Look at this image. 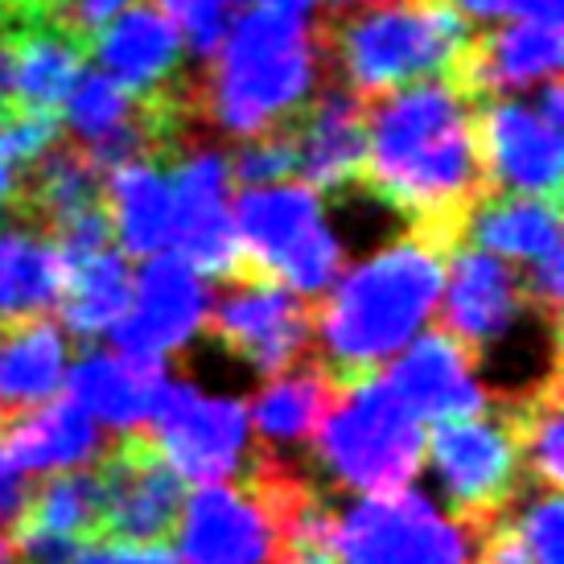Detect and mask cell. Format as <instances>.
<instances>
[{
    "label": "cell",
    "mask_w": 564,
    "mask_h": 564,
    "mask_svg": "<svg viewBox=\"0 0 564 564\" xmlns=\"http://www.w3.org/2000/svg\"><path fill=\"white\" fill-rule=\"evenodd\" d=\"M317 33L326 63L362 99L421 79H454L474 37L449 0H371L329 17Z\"/></svg>",
    "instance_id": "277c9868"
},
{
    "label": "cell",
    "mask_w": 564,
    "mask_h": 564,
    "mask_svg": "<svg viewBox=\"0 0 564 564\" xmlns=\"http://www.w3.org/2000/svg\"><path fill=\"white\" fill-rule=\"evenodd\" d=\"M128 301H132V268L124 251L104 248L75 268H66L63 297H58L63 326L83 343L108 334L124 317Z\"/></svg>",
    "instance_id": "83f0119b"
},
{
    "label": "cell",
    "mask_w": 564,
    "mask_h": 564,
    "mask_svg": "<svg viewBox=\"0 0 564 564\" xmlns=\"http://www.w3.org/2000/svg\"><path fill=\"white\" fill-rule=\"evenodd\" d=\"M231 223L243 268L289 284L305 301L322 297L343 272V243L326 223L322 194L305 182L243 186Z\"/></svg>",
    "instance_id": "8992f818"
},
{
    "label": "cell",
    "mask_w": 564,
    "mask_h": 564,
    "mask_svg": "<svg viewBox=\"0 0 564 564\" xmlns=\"http://www.w3.org/2000/svg\"><path fill=\"white\" fill-rule=\"evenodd\" d=\"M17 532H42L58 540L87 544L99 535V482L95 470H54V478L30 490L13 519Z\"/></svg>",
    "instance_id": "f1b7e54d"
},
{
    "label": "cell",
    "mask_w": 564,
    "mask_h": 564,
    "mask_svg": "<svg viewBox=\"0 0 564 564\" xmlns=\"http://www.w3.org/2000/svg\"><path fill=\"white\" fill-rule=\"evenodd\" d=\"M66 111L63 120L70 128L75 144H95L104 141L108 132H116L120 124H128L137 111H141L144 99H137L132 91H124L120 83L104 75V70H79V79L70 83L66 91Z\"/></svg>",
    "instance_id": "4dcf8cb0"
},
{
    "label": "cell",
    "mask_w": 564,
    "mask_h": 564,
    "mask_svg": "<svg viewBox=\"0 0 564 564\" xmlns=\"http://www.w3.org/2000/svg\"><path fill=\"white\" fill-rule=\"evenodd\" d=\"M13 194H17V170L0 165V210H13Z\"/></svg>",
    "instance_id": "74e56055"
},
{
    "label": "cell",
    "mask_w": 564,
    "mask_h": 564,
    "mask_svg": "<svg viewBox=\"0 0 564 564\" xmlns=\"http://www.w3.org/2000/svg\"><path fill=\"white\" fill-rule=\"evenodd\" d=\"M161 13L177 25L182 42L198 63H206L219 50L223 30H227L219 0H161Z\"/></svg>",
    "instance_id": "e575fe53"
},
{
    "label": "cell",
    "mask_w": 564,
    "mask_h": 564,
    "mask_svg": "<svg viewBox=\"0 0 564 564\" xmlns=\"http://www.w3.org/2000/svg\"><path fill=\"white\" fill-rule=\"evenodd\" d=\"M437 305L441 329H449L457 343L470 346L478 367L516 334L519 322L544 317L528 297L523 272L495 251L470 248V243H454L445 256V284H441Z\"/></svg>",
    "instance_id": "5bb4252c"
},
{
    "label": "cell",
    "mask_w": 564,
    "mask_h": 564,
    "mask_svg": "<svg viewBox=\"0 0 564 564\" xmlns=\"http://www.w3.org/2000/svg\"><path fill=\"white\" fill-rule=\"evenodd\" d=\"M206 284L182 256H149L132 281L124 317L108 329L116 355L128 359H165L206 326Z\"/></svg>",
    "instance_id": "9a60e30c"
},
{
    "label": "cell",
    "mask_w": 564,
    "mask_h": 564,
    "mask_svg": "<svg viewBox=\"0 0 564 564\" xmlns=\"http://www.w3.org/2000/svg\"><path fill=\"white\" fill-rule=\"evenodd\" d=\"M457 243L495 251L516 264H535L540 256L561 251V198L540 194H486L474 206Z\"/></svg>",
    "instance_id": "603a6c76"
},
{
    "label": "cell",
    "mask_w": 564,
    "mask_h": 564,
    "mask_svg": "<svg viewBox=\"0 0 564 564\" xmlns=\"http://www.w3.org/2000/svg\"><path fill=\"white\" fill-rule=\"evenodd\" d=\"M362 124L367 161L359 186L395 206L412 231L454 248L466 215L490 194L470 95L454 79L408 83L371 95L362 104Z\"/></svg>",
    "instance_id": "6da1fadb"
},
{
    "label": "cell",
    "mask_w": 564,
    "mask_h": 564,
    "mask_svg": "<svg viewBox=\"0 0 564 564\" xmlns=\"http://www.w3.org/2000/svg\"><path fill=\"white\" fill-rule=\"evenodd\" d=\"M388 383L421 421H457L490 412V392L478 383V359L449 329H429L395 350Z\"/></svg>",
    "instance_id": "ac0fdd59"
},
{
    "label": "cell",
    "mask_w": 564,
    "mask_h": 564,
    "mask_svg": "<svg viewBox=\"0 0 564 564\" xmlns=\"http://www.w3.org/2000/svg\"><path fill=\"white\" fill-rule=\"evenodd\" d=\"M54 141H58V120H54V111L0 104V165H4V170H25V165L42 158Z\"/></svg>",
    "instance_id": "d6a6232c"
},
{
    "label": "cell",
    "mask_w": 564,
    "mask_h": 564,
    "mask_svg": "<svg viewBox=\"0 0 564 564\" xmlns=\"http://www.w3.org/2000/svg\"><path fill=\"white\" fill-rule=\"evenodd\" d=\"M13 42V83H9V104L33 111H54L66 99L70 83L79 79L87 42L70 37L58 25L46 21H9L0 17Z\"/></svg>",
    "instance_id": "484cf974"
},
{
    "label": "cell",
    "mask_w": 564,
    "mask_h": 564,
    "mask_svg": "<svg viewBox=\"0 0 564 564\" xmlns=\"http://www.w3.org/2000/svg\"><path fill=\"white\" fill-rule=\"evenodd\" d=\"M424 449L441 482V495L449 499V511L466 528L482 532L519 499L523 462H519L516 433L499 412L437 421Z\"/></svg>",
    "instance_id": "ba28073f"
},
{
    "label": "cell",
    "mask_w": 564,
    "mask_h": 564,
    "mask_svg": "<svg viewBox=\"0 0 564 564\" xmlns=\"http://www.w3.org/2000/svg\"><path fill=\"white\" fill-rule=\"evenodd\" d=\"M9 4H13V0H0V13H4V9H9Z\"/></svg>",
    "instance_id": "60d3db41"
},
{
    "label": "cell",
    "mask_w": 564,
    "mask_h": 564,
    "mask_svg": "<svg viewBox=\"0 0 564 564\" xmlns=\"http://www.w3.org/2000/svg\"><path fill=\"white\" fill-rule=\"evenodd\" d=\"M95 63L104 75L120 83L124 91L137 99L153 104V99H173L182 95L189 83H182V54L186 42L170 17L153 9V4H128L124 13H116L95 30Z\"/></svg>",
    "instance_id": "d6986e66"
},
{
    "label": "cell",
    "mask_w": 564,
    "mask_h": 564,
    "mask_svg": "<svg viewBox=\"0 0 564 564\" xmlns=\"http://www.w3.org/2000/svg\"><path fill=\"white\" fill-rule=\"evenodd\" d=\"M104 206H108L111 236L120 239L124 256L149 260V256L170 248V177L158 165V158H137L108 170V177H104Z\"/></svg>",
    "instance_id": "d4e9b609"
},
{
    "label": "cell",
    "mask_w": 564,
    "mask_h": 564,
    "mask_svg": "<svg viewBox=\"0 0 564 564\" xmlns=\"http://www.w3.org/2000/svg\"><path fill=\"white\" fill-rule=\"evenodd\" d=\"M507 424L516 433L519 462L528 466L535 486L544 490H561L564 482V454H561V376H549L544 383H535L532 392H523L519 400L507 404Z\"/></svg>",
    "instance_id": "f546056e"
},
{
    "label": "cell",
    "mask_w": 564,
    "mask_h": 564,
    "mask_svg": "<svg viewBox=\"0 0 564 564\" xmlns=\"http://www.w3.org/2000/svg\"><path fill=\"white\" fill-rule=\"evenodd\" d=\"M474 137L486 170V186L502 194H540L561 198V128H552L535 104L490 99L474 111Z\"/></svg>",
    "instance_id": "2e32d148"
},
{
    "label": "cell",
    "mask_w": 564,
    "mask_h": 564,
    "mask_svg": "<svg viewBox=\"0 0 564 564\" xmlns=\"http://www.w3.org/2000/svg\"><path fill=\"white\" fill-rule=\"evenodd\" d=\"M206 326L231 355L264 376L314 355V305L251 268L227 276L219 305L206 310Z\"/></svg>",
    "instance_id": "30bf717a"
},
{
    "label": "cell",
    "mask_w": 564,
    "mask_h": 564,
    "mask_svg": "<svg viewBox=\"0 0 564 564\" xmlns=\"http://www.w3.org/2000/svg\"><path fill=\"white\" fill-rule=\"evenodd\" d=\"M314 441L338 486L388 495L404 490L421 474L424 421L395 395L388 376L371 371L334 392Z\"/></svg>",
    "instance_id": "5b68a950"
},
{
    "label": "cell",
    "mask_w": 564,
    "mask_h": 564,
    "mask_svg": "<svg viewBox=\"0 0 564 564\" xmlns=\"http://www.w3.org/2000/svg\"><path fill=\"white\" fill-rule=\"evenodd\" d=\"M334 379L317 362V355L284 367L276 376H268V383L251 395L248 408V429L251 437H260L264 445H297L310 441L314 429L326 416L329 400H334Z\"/></svg>",
    "instance_id": "4316f807"
},
{
    "label": "cell",
    "mask_w": 564,
    "mask_h": 564,
    "mask_svg": "<svg viewBox=\"0 0 564 564\" xmlns=\"http://www.w3.org/2000/svg\"><path fill=\"white\" fill-rule=\"evenodd\" d=\"M445 256V243L408 227V236L334 276L326 301L314 305V355L334 388L379 371L421 334L441 301Z\"/></svg>",
    "instance_id": "7a4b0ae2"
},
{
    "label": "cell",
    "mask_w": 564,
    "mask_h": 564,
    "mask_svg": "<svg viewBox=\"0 0 564 564\" xmlns=\"http://www.w3.org/2000/svg\"><path fill=\"white\" fill-rule=\"evenodd\" d=\"M170 203L173 231L170 248L198 276H236L243 268V251L231 223V165L219 149L194 144L170 158Z\"/></svg>",
    "instance_id": "4fadbf2b"
},
{
    "label": "cell",
    "mask_w": 564,
    "mask_h": 564,
    "mask_svg": "<svg viewBox=\"0 0 564 564\" xmlns=\"http://www.w3.org/2000/svg\"><path fill=\"white\" fill-rule=\"evenodd\" d=\"M0 433H4V421H0Z\"/></svg>",
    "instance_id": "7bdbcfd3"
},
{
    "label": "cell",
    "mask_w": 564,
    "mask_h": 564,
    "mask_svg": "<svg viewBox=\"0 0 564 564\" xmlns=\"http://www.w3.org/2000/svg\"><path fill=\"white\" fill-rule=\"evenodd\" d=\"M219 4H239V0H219Z\"/></svg>",
    "instance_id": "b9f144b4"
},
{
    "label": "cell",
    "mask_w": 564,
    "mask_h": 564,
    "mask_svg": "<svg viewBox=\"0 0 564 564\" xmlns=\"http://www.w3.org/2000/svg\"><path fill=\"white\" fill-rule=\"evenodd\" d=\"M70 564H182L165 540H87Z\"/></svg>",
    "instance_id": "d590c367"
},
{
    "label": "cell",
    "mask_w": 564,
    "mask_h": 564,
    "mask_svg": "<svg viewBox=\"0 0 564 564\" xmlns=\"http://www.w3.org/2000/svg\"><path fill=\"white\" fill-rule=\"evenodd\" d=\"M144 433L153 437L165 462L182 474V482L206 486L248 474L256 462L248 429V408L227 395H206L194 383L165 379L161 383Z\"/></svg>",
    "instance_id": "9c48e42d"
},
{
    "label": "cell",
    "mask_w": 564,
    "mask_h": 564,
    "mask_svg": "<svg viewBox=\"0 0 564 564\" xmlns=\"http://www.w3.org/2000/svg\"><path fill=\"white\" fill-rule=\"evenodd\" d=\"M362 95L346 83H322L297 120L293 137V173L317 194L359 189L367 161V124H362Z\"/></svg>",
    "instance_id": "e0dca14e"
},
{
    "label": "cell",
    "mask_w": 564,
    "mask_h": 564,
    "mask_svg": "<svg viewBox=\"0 0 564 564\" xmlns=\"http://www.w3.org/2000/svg\"><path fill=\"white\" fill-rule=\"evenodd\" d=\"M478 535L416 490H388L338 516L334 564H474Z\"/></svg>",
    "instance_id": "52a82bcc"
},
{
    "label": "cell",
    "mask_w": 564,
    "mask_h": 564,
    "mask_svg": "<svg viewBox=\"0 0 564 564\" xmlns=\"http://www.w3.org/2000/svg\"><path fill=\"white\" fill-rule=\"evenodd\" d=\"M561 58V21L516 17L511 25L474 33L454 70V83L470 99H495V95H511L519 87H540L544 79H556Z\"/></svg>",
    "instance_id": "ffe728a7"
},
{
    "label": "cell",
    "mask_w": 564,
    "mask_h": 564,
    "mask_svg": "<svg viewBox=\"0 0 564 564\" xmlns=\"http://www.w3.org/2000/svg\"><path fill=\"white\" fill-rule=\"evenodd\" d=\"M99 535L95 540H165L177 523L186 482L149 433H120L95 457Z\"/></svg>",
    "instance_id": "7c38bea8"
},
{
    "label": "cell",
    "mask_w": 564,
    "mask_h": 564,
    "mask_svg": "<svg viewBox=\"0 0 564 564\" xmlns=\"http://www.w3.org/2000/svg\"><path fill=\"white\" fill-rule=\"evenodd\" d=\"M104 454V437L75 400H42L9 416L0 433V462L17 474L79 470Z\"/></svg>",
    "instance_id": "7402d4cb"
},
{
    "label": "cell",
    "mask_w": 564,
    "mask_h": 564,
    "mask_svg": "<svg viewBox=\"0 0 564 564\" xmlns=\"http://www.w3.org/2000/svg\"><path fill=\"white\" fill-rule=\"evenodd\" d=\"M63 379L66 400H75L95 424H108L116 433H141L161 383L170 376H165V359H128L116 350H87Z\"/></svg>",
    "instance_id": "44dd1931"
},
{
    "label": "cell",
    "mask_w": 564,
    "mask_h": 564,
    "mask_svg": "<svg viewBox=\"0 0 564 564\" xmlns=\"http://www.w3.org/2000/svg\"><path fill=\"white\" fill-rule=\"evenodd\" d=\"M227 165H231V182H239V186L284 182V177L293 173V137H289V128L248 137V141L227 158Z\"/></svg>",
    "instance_id": "836d02e7"
},
{
    "label": "cell",
    "mask_w": 564,
    "mask_h": 564,
    "mask_svg": "<svg viewBox=\"0 0 564 564\" xmlns=\"http://www.w3.org/2000/svg\"><path fill=\"white\" fill-rule=\"evenodd\" d=\"M462 17L478 21H507V17H540V21H561V0H449Z\"/></svg>",
    "instance_id": "8d00e7d4"
},
{
    "label": "cell",
    "mask_w": 564,
    "mask_h": 564,
    "mask_svg": "<svg viewBox=\"0 0 564 564\" xmlns=\"http://www.w3.org/2000/svg\"><path fill=\"white\" fill-rule=\"evenodd\" d=\"M206 63L203 83H189L194 111L243 141L289 128L326 83L322 33L272 4L243 9Z\"/></svg>",
    "instance_id": "3957f363"
},
{
    "label": "cell",
    "mask_w": 564,
    "mask_h": 564,
    "mask_svg": "<svg viewBox=\"0 0 564 564\" xmlns=\"http://www.w3.org/2000/svg\"><path fill=\"white\" fill-rule=\"evenodd\" d=\"M260 4H272V9H284V13L310 17L317 9V0H260Z\"/></svg>",
    "instance_id": "f35d334b"
},
{
    "label": "cell",
    "mask_w": 564,
    "mask_h": 564,
    "mask_svg": "<svg viewBox=\"0 0 564 564\" xmlns=\"http://www.w3.org/2000/svg\"><path fill=\"white\" fill-rule=\"evenodd\" d=\"M182 564H276L281 561V523L276 502L260 474H243L239 486H198L173 523Z\"/></svg>",
    "instance_id": "8fae6325"
},
{
    "label": "cell",
    "mask_w": 564,
    "mask_h": 564,
    "mask_svg": "<svg viewBox=\"0 0 564 564\" xmlns=\"http://www.w3.org/2000/svg\"><path fill=\"white\" fill-rule=\"evenodd\" d=\"M66 376V334L50 317L30 314L0 326V421L63 388Z\"/></svg>",
    "instance_id": "cb8c5ba5"
},
{
    "label": "cell",
    "mask_w": 564,
    "mask_h": 564,
    "mask_svg": "<svg viewBox=\"0 0 564 564\" xmlns=\"http://www.w3.org/2000/svg\"><path fill=\"white\" fill-rule=\"evenodd\" d=\"M329 4V17L338 13H350V9H359V4H371V0H326Z\"/></svg>",
    "instance_id": "ab89813d"
},
{
    "label": "cell",
    "mask_w": 564,
    "mask_h": 564,
    "mask_svg": "<svg viewBox=\"0 0 564 564\" xmlns=\"http://www.w3.org/2000/svg\"><path fill=\"white\" fill-rule=\"evenodd\" d=\"M137 0H13L0 17L9 21H46L58 25L79 42H91L95 30H104L111 17L124 13Z\"/></svg>",
    "instance_id": "1f68e13d"
}]
</instances>
